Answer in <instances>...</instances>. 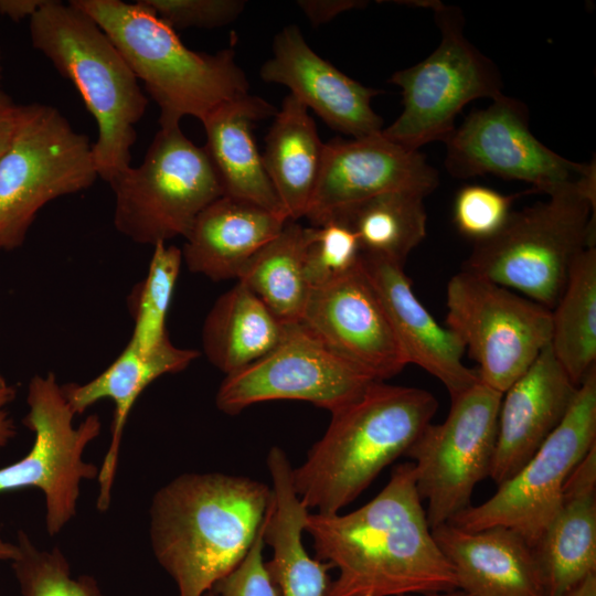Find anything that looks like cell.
<instances>
[{"label":"cell","mask_w":596,"mask_h":596,"mask_svg":"<svg viewBox=\"0 0 596 596\" xmlns=\"http://www.w3.org/2000/svg\"><path fill=\"white\" fill-rule=\"evenodd\" d=\"M305 246L306 227L287 221L237 279L286 324L300 321L311 291L305 269Z\"/></svg>","instance_id":"29"},{"label":"cell","mask_w":596,"mask_h":596,"mask_svg":"<svg viewBox=\"0 0 596 596\" xmlns=\"http://www.w3.org/2000/svg\"><path fill=\"white\" fill-rule=\"evenodd\" d=\"M297 4L313 25H320L331 21L342 12L365 7L368 1L299 0Z\"/></svg>","instance_id":"37"},{"label":"cell","mask_w":596,"mask_h":596,"mask_svg":"<svg viewBox=\"0 0 596 596\" xmlns=\"http://www.w3.org/2000/svg\"><path fill=\"white\" fill-rule=\"evenodd\" d=\"M15 544L17 555L10 563L20 596H104L93 576H72L58 546L39 549L23 530L18 531Z\"/></svg>","instance_id":"32"},{"label":"cell","mask_w":596,"mask_h":596,"mask_svg":"<svg viewBox=\"0 0 596 596\" xmlns=\"http://www.w3.org/2000/svg\"><path fill=\"white\" fill-rule=\"evenodd\" d=\"M181 249L167 243L153 246L146 277L128 296L134 320L130 341L149 352L169 337L166 320L182 265Z\"/></svg>","instance_id":"31"},{"label":"cell","mask_w":596,"mask_h":596,"mask_svg":"<svg viewBox=\"0 0 596 596\" xmlns=\"http://www.w3.org/2000/svg\"><path fill=\"white\" fill-rule=\"evenodd\" d=\"M200 352L174 345L169 337L149 352H142L130 340L120 354L102 373L84 384H63L65 396L75 415H82L100 400L114 405L111 438L97 477L99 491L96 507L108 510L118 465L125 425L141 393L157 379L187 369Z\"/></svg>","instance_id":"22"},{"label":"cell","mask_w":596,"mask_h":596,"mask_svg":"<svg viewBox=\"0 0 596 596\" xmlns=\"http://www.w3.org/2000/svg\"><path fill=\"white\" fill-rule=\"evenodd\" d=\"M300 322L376 381L393 377L407 365L360 259L349 272L311 289Z\"/></svg>","instance_id":"16"},{"label":"cell","mask_w":596,"mask_h":596,"mask_svg":"<svg viewBox=\"0 0 596 596\" xmlns=\"http://www.w3.org/2000/svg\"><path fill=\"white\" fill-rule=\"evenodd\" d=\"M23 424L34 434L30 451L0 468V494L40 489L45 500V528L58 534L76 515L81 483L97 479L99 468L85 461L87 446L100 434L102 422L91 414L77 426L63 384L53 373L34 375L28 385Z\"/></svg>","instance_id":"11"},{"label":"cell","mask_w":596,"mask_h":596,"mask_svg":"<svg viewBox=\"0 0 596 596\" xmlns=\"http://www.w3.org/2000/svg\"><path fill=\"white\" fill-rule=\"evenodd\" d=\"M0 596H1V593H0Z\"/></svg>","instance_id":"46"},{"label":"cell","mask_w":596,"mask_h":596,"mask_svg":"<svg viewBox=\"0 0 596 596\" xmlns=\"http://www.w3.org/2000/svg\"><path fill=\"white\" fill-rule=\"evenodd\" d=\"M204 596H219V595L213 589H211Z\"/></svg>","instance_id":"45"},{"label":"cell","mask_w":596,"mask_h":596,"mask_svg":"<svg viewBox=\"0 0 596 596\" xmlns=\"http://www.w3.org/2000/svg\"><path fill=\"white\" fill-rule=\"evenodd\" d=\"M446 306V327L478 363L480 381L501 393L550 344V309L469 272L449 279Z\"/></svg>","instance_id":"12"},{"label":"cell","mask_w":596,"mask_h":596,"mask_svg":"<svg viewBox=\"0 0 596 596\" xmlns=\"http://www.w3.org/2000/svg\"><path fill=\"white\" fill-rule=\"evenodd\" d=\"M404 596H465L459 590H451V592H438V593H426V594H412V595H404Z\"/></svg>","instance_id":"43"},{"label":"cell","mask_w":596,"mask_h":596,"mask_svg":"<svg viewBox=\"0 0 596 596\" xmlns=\"http://www.w3.org/2000/svg\"><path fill=\"white\" fill-rule=\"evenodd\" d=\"M115 194L116 230L141 245L185 237L198 215L223 196L216 170L204 147L180 126L160 128L138 167L109 184Z\"/></svg>","instance_id":"9"},{"label":"cell","mask_w":596,"mask_h":596,"mask_svg":"<svg viewBox=\"0 0 596 596\" xmlns=\"http://www.w3.org/2000/svg\"><path fill=\"white\" fill-rule=\"evenodd\" d=\"M432 534L465 596H549L534 550L517 531H467L447 522Z\"/></svg>","instance_id":"21"},{"label":"cell","mask_w":596,"mask_h":596,"mask_svg":"<svg viewBox=\"0 0 596 596\" xmlns=\"http://www.w3.org/2000/svg\"><path fill=\"white\" fill-rule=\"evenodd\" d=\"M445 143V167L455 178L493 174L547 195L596 180L594 161L574 162L552 151L532 134L528 106L505 95L471 111Z\"/></svg>","instance_id":"14"},{"label":"cell","mask_w":596,"mask_h":596,"mask_svg":"<svg viewBox=\"0 0 596 596\" xmlns=\"http://www.w3.org/2000/svg\"><path fill=\"white\" fill-rule=\"evenodd\" d=\"M6 384H8V383H7L6 379L2 376V374L0 373V386H3Z\"/></svg>","instance_id":"44"},{"label":"cell","mask_w":596,"mask_h":596,"mask_svg":"<svg viewBox=\"0 0 596 596\" xmlns=\"http://www.w3.org/2000/svg\"><path fill=\"white\" fill-rule=\"evenodd\" d=\"M324 146L308 108L286 96L266 136L262 159L288 221L307 213Z\"/></svg>","instance_id":"25"},{"label":"cell","mask_w":596,"mask_h":596,"mask_svg":"<svg viewBox=\"0 0 596 596\" xmlns=\"http://www.w3.org/2000/svg\"><path fill=\"white\" fill-rule=\"evenodd\" d=\"M32 46L68 78L96 120L93 155L110 184L131 167L136 125L148 99L131 68L102 28L72 1L46 0L30 18Z\"/></svg>","instance_id":"5"},{"label":"cell","mask_w":596,"mask_h":596,"mask_svg":"<svg viewBox=\"0 0 596 596\" xmlns=\"http://www.w3.org/2000/svg\"><path fill=\"white\" fill-rule=\"evenodd\" d=\"M259 76L288 87L290 95L331 129L352 138L383 130V119L371 106V99L380 92L354 81L318 55L295 24L276 34L273 56L262 65Z\"/></svg>","instance_id":"18"},{"label":"cell","mask_w":596,"mask_h":596,"mask_svg":"<svg viewBox=\"0 0 596 596\" xmlns=\"http://www.w3.org/2000/svg\"><path fill=\"white\" fill-rule=\"evenodd\" d=\"M502 396L479 379L451 397L445 421L429 423L407 450L430 529L471 505L475 487L489 477Z\"/></svg>","instance_id":"13"},{"label":"cell","mask_w":596,"mask_h":596,"mask_svg":"<svg viewBox=\"0 0 596 596\" xmlns=\"http://www.w3.org/2000/svg\"><path fill=\"white\" fill-rule=\"evenodd\" d=\"M360 260L382 301L406 364H416L435 376L450 398L479 381L478 372L462 363L464 344L418 300L404 266L362 253Z\"/></svg>","instance_id":"20"},{"label":"cell","mask_w":596,"mask_h":596,"mask_svg":"<svg viewBox=\"0 0 596 596\" xmlns=\"http://www.w3.org/2000/svg\"><path fill=\"white\" fill-rule=\"evenodd\" d=\"M533 550L549 596H560L596 573V493L564 497Z\"/></svg>","instance_id":"28"},{"label":"cell","mask_w":596,"mask_h":596,"mask_svg":"<svg viewBox=\"0 0 596 596\" xmlns=\"http://www.w3.org/2000/svg\"><path fill=\"white\" fill-rule=\"evenodd\" d=\"M400 2L430 9L440 31L430 55L390 78L402 89L403 111L382 135L416 151L432 141L445 142L462 108L477 98L497 99L503 82L496 64L466 39L458 7L435 0Z\"/></svg>","instance_id":"7"},{"label":"cell","mask_w":596,"mask_h":596,"mask_svg":"<svg viewBox=\"0 0 596 596\" xmlns=\"http://www.w3.org/2000/svg\"><path fill=\"white\" fill-rule=\"evenodd\" d=\"M550 344L503 393L489 477L511 478L560 425L577 392Z\"/></svg>","instance_id":"19"},{"label":"cell","mask_w":596,"mask_h":596,"mask_svg":"<svg viewBox=\"0 0 596 596\" xmlns=\"http://www.w3.org/2000/svg\"><path fill=\"white\" fill-rule=\"evenodd\" d=\"M550 347L572 382L579 386L596 368V248L574 262L566 285L551 310Z\"/></svg>","instance_id":"27"},{"label":"cell","mask_w":596,"mask_h":596,"mask_svg":"<svg viewBox=\"0 0 596 596\" xmlns=\"http://www.w3.org/2000/svg\"><path fill=\"white\" fill-rule=\"evenodd\" d=\"M549 196L512 211L494 235L475 242L462 270L552 310L574 262L595 245L596 180Z\"/></svg>","instance_id":"6"},{"label":"cell","mask_w":596,"mask_h":596,"mask_svg":"<svg viewBox=\"0 0 596 596\" xmlns=\"http://www.w3.org/2000/svg\"><path fill=\"white\" fill-rule=\"evenodd\" d=\"M519 195H505L478 184L462 187L454 202L456 227L475 242L491 237L507 222L512 203Z\"/></svg>","instance_id":"34"},{"label":"cell","mask_w":596,"mask_h":596,"mask_svg":"<svg viewBox=\"0 0 596 596\" xmlns=\"http://www.w3.org/2000/svg\"><path fill=\"white\" fill-rule=\"evenodd\" d=\"M97 178L87 136L52 106L23 105L0 157V249L20 247L44 205L88 189Z\"/></svg>","instance_id":"8"},{"label":"cell","mask_w":596,"mask_h":596,"mask_svg":"<svg viewBox=\"0 0 596 596\" xmlns=\"http://www.w3.org/2000/svg\"><path fill=\"white\" fill-rule=\"evenodd\" d=\"M360 256L358 237L343 222L306 227L305 269L311 289L352 269Z\"/></svg>","instance_id":"33"},{"label":"cell","mask_w":596,"mask_h":596,"mask_svg":"<svg viewBox=\"0 0 596 596\" xmlns=\"http://www.w3.org/2000/svg\"><path fill=\"white\" fill-rule=\"evenodd\" d=\"M560 596H596V573L588 575L576 586Z\"/></svg>","instance_id":"41"},{"label":"cell","mask_w":596,"mask_h":596,"mask_svg":"<svg viewBox=\"0 0 596 596\" xmlns=\"http://www.w3.org/2000/svg\"><path fill=\"white\" fill-rule=\"evenodd\" d=\"M287 220L253 203L221 196L195 219L182 259L191 273L214 281L236 278Z\"/></svg>","instance_id":"23"},{"label":"cell","mask_w":596,"mask_h":596,"mask_svg":"<svg viewBox=\"0 0 596 596\" xmlns=\"http://www.w3.org/2000/svg\"><path fill=\"white\" fill-rule=\"evenodd\" d=\"M265 521L242 562L212 588L219 596H279L265 566Z\"/></svg>","instance_id":"36"},{"label":"cell","mask_w":596,"mask_h":596,"mask_svg":"<svg viewBox=\"0 0 596 596\" xmlns=\"http://www.w3.org/2000/svg\"><path fill=\"white\" fill-rule=\"evenodd\" d=\"M174 31L213 29L233 22L244 10L243 0H143Z\"/></svg>","instance_id":"35"},{"label":"cell","mask_w":596,"mask_h":596,"mask_svg":"<svg viewBox=\"0 0 596 596\" xmlns=\"http://www.w3.org/2000/svg\"><path fill=\"white\" fill-rule=\"evenodd\" d=\"M116 45L160 109V128L180 126L185 116L201 123L221 106L251 94L234 51L214 54L187 47L175 31L145 2L72 0Z\"/></svg>","instance_id":"4"},{"label":"cell","mask_w":596,"mask_h":596,"mask_svg":"<svg viewBox=\"0 0 596 596\" xmlns=\"http://www.w3.org/2000/svg\"><path fill=\"white\" fill-rule=\"evenodd\" d=\"M305 532L315 557L336 568L326 596H404L457 589L416 488L412 461L349 513L310 512Z\"/></svg>","instance_id":"1"},{"label":"cell","mask_w":596,"mask_h":596,"mask_svg":"<svg viewBox=\"0 0 596 596\" xmlns=\"http://www.w3.org/2000/svg\"><path fill=\"white\" fill-rule=\"evenodd\" d=\"M17 555V544L6 541L0 535V563L4 561L11 562Z\"/></svg>","instance_id":"42"},{"label":"cell","mask_w":596,"mask_h":596,"mask_svg":"<svg viewBox=\"0 0 596 596\" xmlns=\"http://www.w3.org/2000/svg\"><path fill=\"white\" fill-rule=\"evenodd\" d=\"M373 382L376 380L331 351L299 321L287 324L270 352L227 374L215 404L221 412L236 415L260 402L295 400L331 414L356 400Z\"/></svg>","instance_id":"15"},{"label":"cell","mask_w":596,"mask_h":596,"mask_svg":"<svg viewBox=\"0 0 596 596\" xmlns=\"http://www.w3.org/2000/svg\"><path fill=\"white\" fill-rule=\"evenodd\" d=\"M15 387L6 384L0 386V450L4 448L15 436L17 426L10 416L8 405L14 400Z\"/></svg>","instance_id":"39"},{"label":"cell","mask_w":596,"mask_h":596,"mask_svg":"<svg viewBox=\"0 0 596 596\" xmlns=\"http://www.w3.org/2000/svg\"><path fill=\"white\" fill-rule=\"evenodd\" d=\"M595 445L596 368L578 386L560 425L521 469L491 498L469 505L448 523L467 531L510 528L533 547L561 509L570 473Z\"/></svg>","instance_id":"10"},{"label":"cell","mask_w":596,"mask_h":596,"mask_svg":"<svg viewBox=\"0 0 596 596\" xmlns=\"http://www.w3.org/2000/svg\"><path fill=\"white\" fill-rule=\"evenodd\" d=\"M274 500L245 476L187 472L156 491L150 544L178 596H204L245 557Z\"/></svg>","instance_id":"2"},{"label":"cell","mask_w":596,"mask_h":596,"mask_svg":"<svg viewBox=\"0 0 596 596\" xmlns=\"http://www.w3.org/2000/svg\"><path fill=\"white\" fill-rule=\"evenodd\" d=\"M439 184L438 171L418 150L386 139L382 132L324 146L322 164L305 215L320 225L372 196L407 191L427 196Z\"/></svg>","instance_id":"17"},{"label":"cell","mask_w":596,"mask_h":596,"mask_svg":"<svg viewBox=\"0 0 596 596\" xmlns=\"http://www.w3.org/2000/svg\"><path fill=\"white\" fill-rule=\"evenodd\" d=\"M425 198L407 191L385 192L356 203L330 220H339L354 232L362 254L404 266L408 254L427 234Z\"/></svg>","instance_id":"30"},{"label":"cell","mask_w":596,"mask_h":596,"mask_svg":"<svg viewBox=\"0 0 596 596\" xmlns=\"http://www.w3.org/2000/svg\"><path fill=\"white\" fill-rule=\"evenodd\" d=\"M286 327L251 289L237 281L216 299L204 320L203 352L227 375L270 352Z\"/></svg>","instance_id":"26"},{"label":"cell","mask_w":596,"mask_h":596,"mask_svg":"<svg viewBox=\"0 0 596 596\" xmlns=\"http://www.w3.org/2000/svg\"><path fill=\"white\" fill-rule=\"evenodd\" d=\"M276 111L255 95L221 106L202 121L206 135L204 148L221 181L223 195L253 203L287 220L252 132L254 121L275 116Z\"/></svg>","instance_id":"24"},{"label":"cell","mask_w":596,"mask_h":596,"mask_svg":"<svg viewBox=\"0 0 596 596\" xmlns=\"http://www.w3.org/2000/svg\"><path fill=\"white\" fill-rule=\"evenodd\" d=\"M22 106L0 92V157L9 147L21 118Z\"/></svg>","instance_id":"38"},{"label":"cell","mask_w":596,"mask_h":596,"mask_svg":"<svg viewBox=\"0 0 596 596\" xmlns=\"http://www.w3.org/2000/svg\"><path fill=\"white\" fill-rule=\"evenodd\" d=\"M46 0H0V13L11 20L31 18Z\"/></svg>","instance_id":"40"},{"label":"cell","mask_w":596,"mask_h":596,"mask_svg":"<svg viewBox=\"0 0 596 596\" xmlns=\"http://www.w3.org/2000/svg\"><path fill=\"white\" fill-rule=\"evenodd\" d=\"M437 408L436 397L426 390L373 382L331 413L322 437L292 469L297 496L316 513L340 512L385 467L406 455Z\"/></svg>","instance_id":"3"}]
</instances>
